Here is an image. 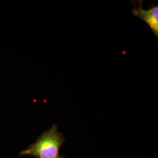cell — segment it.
I'll use <instances>...</instances> for the list:
<instances>
[{
	"label": "cell",
	"mask_w": 158,
	"mask_h": 158,
	"mask_svg": "<svg viewBox=\"0 0 158 158\" xmlns=\"http://www.w3.org/2000/svg\"><path fill=\"white\" fill-rule=\"evenodd\" d=\"M62 135L53 125L28 148L21 153L23 155H31L38 158H58L59 149L62 144Z\"/></svg>",
	"instance_id": "6da1fadb"
},
{
	"label": "cell",
	"mask_w": 158,
	"mask_h": 158,
	"mask_svg": "<svg viewBox=\"0 0 158 158\" xmlns=\"http://www.w3.org/2000/svg\"><path fill=\"white\" fill-rule=\"evenodd\" d=\"M131 2L134 6L132 10L133 15L145 21L158 38V6L153 4L150 9L145 10L142 7L143 1H132Z\"/></svg>",
	"instance_id": "7a4b0ae2"
},
{
	"label": "cell",
	"mask_w": 158,
	"mask_h": 158,
	"mask_svg": "<svg viewBox=\"0 0 158 158\" xmlns=\"http://www.w3.org/2000/svg\"></svg>",
	"instance_id": "3957f363"
}]
</instances>
